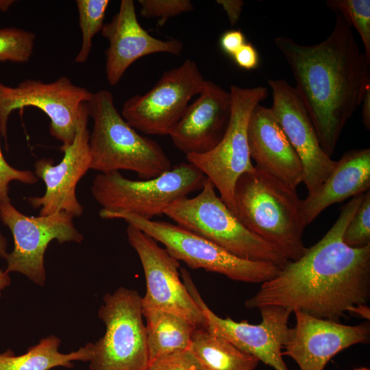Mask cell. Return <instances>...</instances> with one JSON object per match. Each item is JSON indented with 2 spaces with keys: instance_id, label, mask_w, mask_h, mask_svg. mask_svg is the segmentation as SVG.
<instances>
[{
  "instance_id": "cb8c5ba5",
  "label": "cell",
  "mask_w": 370,
  "mask_h": 370,
  "mask_svg": "<svg viewBox=\"0 0 370 370\" xmlns=\"http://www.w3.org/2000/svg\"><path fill=\"white\" fill-rule=\"evenodd\" d=\"M189 349L202 370H255L260 362L204 328L195 330Z\"/></svg>"
},
{
  "instance_id": "8d00e7d4",
  "label": "cell",
  "mask_w": 370,
  "mask_h": 370,
  "mask_svg": "<svg viewBox=\"0 0 370 370\" xmlns=\"http://www.w3.org/2000/svg\"><path fill=\"white\" fill-rule=\"evenodd\" d=\"M10 282L11 280L9 273L5 271H2L0 269V298L1 297L3 290L10 284Z\"/></svg>"
},
{
  "instance_id": "4316f807",
  "label": "cell",
  "mask_w": 370,
  "mask_h": 370,
  "mask_svg": "<svg viewBox=\"0 0 370 370\" xmlns=\"http://www.w3.org/2000/svg\"><path fill=\"white\" fill-rule=\"evenodd\" d=\"M36 35L16 27L0 29V62L25 63L30 59Z\"/></svg>"
},
{
  "instance_id": "1f68e13d",
  "label": "cell",
  "mask_w": 370,
  "mask_h": 370,
  "mask_svg": "<svg viewBox=\"0 0 370 370\" xmlns=\"http://www.w3.org/2000/svg\"><path fill=\"white\" fill-rule=\"evenodd\" d=\"M232 58L235 63L243 69L251 70L258 66V53L251 43L245 42Z\"/></svg>"
},
{
  "instance_id": "3957f363",
  "label": "cell",
  "mask_w": 370,
  "mask_h": 370,
  "mask_svg": "<svg viewBox=\"0 0 370 370\" xmlns=\"http://www.w3.org/2000/svg\"><path fill=\"white\" fill-rule=\"evenodd\" d=\"M296 190L254 166L238 177L234 193L239 221L288 261L298 260L306 248L301 200Z\"/></svg>"
},
{
  "instance_id": "83f0119b",
  "label": "cell",
  "mask_w": 370,
  "mask_h": 370,
  "mask_svg": "<svg viewBox=\"0 0 370 370\" xmlns=\"http://www.w3.org/2000/svg\"><path fill=\"white\" fill-rule=\"evenodd\" d=\"M343 241L352 248L370 245V190L364 193L362 201L343 233Z\"/></svg>"
},
{
  "instance_id": "8992f818",
  "label": "cell",
  "mask_w": 370,
  "mask_h": 370,
  "mask_svg": "<svg viewBox=\"0 0 370 370\" xmlns=\"http://www.w3.org/2000/svg\"><path fill=\"white\" fill-rule=\"evenodd\" d=\"M103 219H123L164 245L166 251L193 269H202L246 283H263L274 278L280 267L238 258L177 224L145 219L135 214L101 209Z\"/></svg>"
},
{
  "instance_id": "7a4b0ae2",
  "label": "cell",
  "mask_w": 370,
  "mask_h": 370,
  "mask_svg": "<svg viewBox=\"0 0 370 370\" xmlns=\"http://www.w3.org/2000/svg\"><path fill=\"white\" fill-rule=\"evenodd\" d=\"M323 41L302 45L287 36L274 39L295 79V88L331 157L349 119L370 87V60L362 52L352 27L338 13Z\"/></svg>"
},
{
  "instance_id": "d4e9b609",
  "label": "cell",
  "mask_w": 370,
  "mask_h": 370,
  "mask_svg": "<svg viewBox=\"0 0 370 370\" xmlns=\"http://www.w3.org/2000/svg\"><path fill=\"white\" fill-rule=\"evenodd\" d=\"M109 0H77L79 27L82 31L81 48L75 57L77 63L85 62L91 51L92 38L101 32Z\"/></svg>"
},
{
  "instance_id": "4fadbf2b",
  "label": "cell",
  "mask_w": 370,
  "mask_h": 370,
  "mask_svg": "<svg viewBox=\"0 0 370 370\" xmlns=\"http://www.w3.org/2000/svg\"><path fill=\"white\" fill-rule=\"evenodd\" d=\"M92 93L73 84L66 76L50 83L26 79L16 87L0 82V134L6 137L12 111L32 106L41 110L49 118L51 136L62 145H69L75 138L82 105L90 100Z\"/></svg>"
},
{
  "instance_id": "4dcf8cb0",
  "label": "cell",
  "mask_w": 370,
  "mask_h": 370,
  "mask_svg": "<svg viewBox=\"0 0 370 370\" xmlns=\"http://www.w3.org/2000/svg\"><path fill=\"white\" fill-rule=\"evenodd\" d=\"M12 181L34 184L38 177L30 171L19 170L10 166L5 160L0 148V204L10 201L9 184Z\"/></svg>"
},
{
  "instance_id": "7c38bea8",
  "label": "cell",
  "mask_w": 370,
  "mask_h": 370,
  "mask_svg": "<svg viewBox=\"0 0 370 370\" xmlns=\"http://www.w3.org/2000/svg\"><path fill=\"white\" fill-rule=\"evenodd\" d=\"M0 219L14 238V248L5 258V271L21 273L38 286L45 284L44 256L50 242L80 243L84 240L74 225L73 217L66 212L27 216L8 201L0 204Z\"/></svg>"
},
{
  "instance_id": "ab89813d",
  "label": "cell",
  "mask_w": 370,
  "mask_h": 370,
  "mask_svg": "<svg viewBox=\"0 0 370 370\" xmlns=\"http://www.w3.org/2000/svg\"><path fill=\"white\" fill-rule=\"evenodd\" d=\"M354 370H369V369L366 367H359V368H356Z\"/></svg>"
},
{
  "instance_id": "836d02e7",
  "label": "cell",
  "mask_w": 370,
  "mask_h": 370,
  "mask_svg": "<svg viewBox=\"0 0 370 370\" xmlns=\"http://www.w3.org/2000/svg\"><path fill=\"white\" fill-rule=\"evenodd\" d=\"M217 3L226 12L230 23L234 25L238 21L244 2L241 0H217Z\"/></svg>"
},
{
  "instance_id": "603a6c76",
  "label": "cell",
  "mask_w": 370,
  "mask_h": 370,
  "mask_svg": "<svg viewBox=\"0 0 370 370\" xmlns=\"http://www.w3.org/2000/svg\"><path fill=\"white\" fill-rule=\"evenodd\" d=\"M142 312L146 321L150 362L160 356L189 349L197 329L193 325L162 310L142 306Z\"/></svg>"
},
{
  "instance_id": "5b68a950",
  "label": "cell",
  "mask_w": 370,
  "mask_h": 370,
  "mask_svg": "<svg viewBox=\"0 0 370 370\" xmlns=\"http://www.w3.org/2000/svg\"><path fill=\"white\" fill-rule=\"evenodd\" d=\"M164 214L175 224L238 258L270 263L280 268L288 261L242 224L220 196H217L214 186L208 178L197 196L175 200Z\"/></svg>"
},
{
  "instance_id": "ac0fdd59",
  "label": "cell",
  "mask_w": 370,
  "mask_h": 370,
  "mask_svg": "<svg viewBox=\"0 0 370 370\" xmlns=\"http://www.w3.org/2000/svg\"><path fill=\"white\" fill-rule=\"evenodd\" d=\"M108 39L106 74L111 86L116 85L128 67L138 59L156 53L179 55L183 43L175 38L161 40L150 35L140 25L134 1L122 0L119 12L101 31Z\"/></svg>"
},
{
  "instance_id": "e0dca14e",
  "label": "cell",
  "mask_w": 370,
  "mask_h": 370,
  "mask_svg": "<svg viewBox=\"0 0 370 370\" xmlns=\"http://www.w3.org/2000/svg\"><path fill=\"white\" fill-rule=\"evenodd\" d=\"M293 312L296 323L284 346L282 356L293 358L300 370H323L338 353L369 341L370 329L367 323L347 325L301 310Z\"/></svg>"
},
{
  "instance_id": "5bb4252c",
  "label": "cell",
  "mask_w": 370,
  "mask_h": 370,
  "mask_svg": "<svg viewBox=\"0 0 370 370\" xmlns=\"http://www.w3.org/2000/svg\"><path fill=\"white\" fill-rule=\"evenodd\" d=\"M127 236L137 253L145 277L146 293L142 306L177 315L197 328L206 327V319L180 279V264L150 236L128 225Z\"/></svg>"
},
{
  "instance_id": "e575fe53",
  "label": "cell",
  "mask_w": 370,
  "mask_h": 370,
  "mask_svg": "<svg viewBox=\"0 0 370 370\" xmlns=\"http://www.w3.org/2000/svg\"><path fill=\"white\" fill-rule=\"evenodd\" d=\"M362 121L365 128L370 130V87H369L362 101Z\"/></svg>"
},
{
  "instance_id": "7402d4cb",
  "label": "cell",
  "mask_w": 370,
  "mask_h": 370,
  "mask_svg": "<svg viewBox=\"0 0 370 370\" xmlns=\"http://www.w3.org/2000/svg\"><path fill=\"white\" fill-rule=\"evenodd\" d=\"M61 340L51 334L29 347L27 352L16 356L8 349L0 354V370H50L62 367L73 368L74 361L90 362L93 343H88L77 351L63 354L59 351Z\"/></svg>"
},
{
  "instance_id": "9a60e30c",
  "label": "cell",
  "mask_w": 370,
  "mask_h": 370,
  "mask_svg": "<svg viewBox=\"0 0 370 370\" xmlns=\"http://www.w3.org/2000/svg\"><path fill=\"white\" fill-rule=\"evenodd\" d=\"M89 118L87 102L82 105L75 138L71 144L62 145V160L54 164L51 158H40L35 164L34 174L45 184L42 196L29 197V204L40 208L39 215L66 212L73 217H80L84 208L76 196V186L82 177L90 169Z\"/></svg>"
},
{
  "instance_id": "d590c367",
  "label": "cell",
  "mask_w": 370,
  "mask_h": 370,
  "mask_svg": "<svg viewBox=\"0 0 370 370\" xmlns=\"http://www.w3.org/2000/svg\"><path fill=\"white\" fill-rule=\"evenodd\" d=\"M349 313L354 314L366 319H369L370 317V310L366 304H358L354 306Z\"/></svg>"
},
{
  "instance_id": "d6a6232c",
  "label": "cell",
  "mask_w": 370,
  "mask_h": 370,
  "mask_svg": "<svg viewBox=\"0 0 370 370\" xmlns=\"http://www.w3.org/2000/svg\"><path fill=\"white\" fill-rule=\"evenodd\" d=\"M220 46L222 50L230 56L246 42L243 33L239 29H232L224 32L220 38Z\"/></svg>"
},
{
  "instance_id": "484cf974",
  "label": "cell",
  "mask_w": 370,
  "mask_h": 370,
  "mask_svg": "<svg viewBox=\"0 0 370 370\" xmlns=\"http://www.w3.org/2000/svg\"><path fill=\"white\" fill-rule=\"evenodd\" d=\"M329 9L340 14L358 32L364 46V53L370 60V1L329 0Z\"/></svg>"
},
{
  "instance_id": "f35d334b",
  "label": "cell",
  "mask_w": 370,
  "mask_h": 370,
  "mask_svg": "<svg viewBox=\"0 0 370 370\" xmlns=\"http://www.w3.org/2000/svg\"><path fill=\"white\" fill-rule=\"evenodd\" d=\"M14 3L13 0H0V11H7Z\"/></svg>"
},
{
  "instance_id": "277c9868",
  "label": "cell",
  "mask_w": 370,
  "mask_h": 370,
  "mask_svg": "<svg viewBox=\"0 0 370 370\" xmlns=\"http://www.w3.org/2000/svg\"><path fill=\"white\" fill-rule=\"evenodd\" d=\"M87 104L93 120L88 142L90 169L100 173L132 171L141 180L171 169V160L160 145L139 134L119 114L110 91L92 93Z\"/></svg>"
},
{
  "instance_id": "d6986e66",
  "label": "cell",
  "mask_w": 370,
  "mask_h": 370,
  "mask_svg": "<svg viewBox=\"0 0 370 370\" xmlns=\"http://www.w3.org/2000/svg\"><path fill=\"white\" fill-rule=\"evenodd\" d=\"M232 95L206 80L198 98L189 104L169 136L186 154H201L215 147L223 137L232 113Z\"/></svg>"
},
{
  "instance_id": "74e56055",
  "label": "cell",
  "mask_w": 370,
  "mask_h": 370,
  "mask_svg": "<svg viewBox=\"0 0 370 370\" xmlns=\"http://www.w3.org/2000/svg\"><path fill=\"white\" fill-rule=\"evenodd\" d=\"M8 254L6 239L0 233V258H6Z\"/></svg>"
},
{
  "instance_id": "44dd1931",
  "label": "cell",
  "mask_w": 370,
  "mask_h": 370,
  "mask_svg": "<svg viewBox=\"0 0 370 370\" xmlns=\"http://www.w3.org/2000/svg\"><path fill=\"white\" fill-rule=\"evenodd\" d=\"M370 188V149H352L336 161L334 170L312 195L301 200V216L308 225L331 205L365 193Z\"/></svg>"
},
{
  "instance_id": "52a82bcc",
  "label": "cell",
  "mask_w": 370,
  "mask_h": 370,
  "mask_svg": "<svg viewBox=\"0 0 370 370\" xmlns=\"http://www.w3.org/2000/svg\"><path fill=\"white\" fill-rule=\"evenodd\" d=\"M206 178L191 163L182 162L150 180H132L119 171L99 173L90 190L103 210L130 213L151 220L164 214L175 200L201 190Z\"/></svg>"
},
{
  "instance_id": "ffe728a7",
  "label": "cell",
  "mask_w": 370,
  "mask_h": 370,
  "mask_svg": "<svg viewBox=\"0 0 370 370\" xmlns=\"http://www.w3.org/2000/svg\"><path fill=\"white\" fill-rule=\"evenodd\" d=\"M247 140L249 156L257 169L293 189L303 182L302 164L271 108L259 104L254 109Z\"/></svg>"
},
{
  "instance_id": "ba28073f",
  "label": "cell",
  "mask_w": 370,
  "mask_h": 370,
  "mask_svg": "<svg viewBox=\"0 0 370 370\" xmlns=\"http://www.w3.org/2000/svg\"><path fill=\"white\" fill-rule=\"evenodd\" d=\"M98 310L106 332L95 343L90 370H147L150 360L142 297L119 287L106 293Z\"/></svg>"
},
{
  "instance_id": "9c48e42d",
  "label": "cell",
  "mask_w": 370,
  "mask_h": 370,
  "mask_svg": "<svg viewBox=\"0 0 370 370\" xmlns=\"http://www.w3.org/2000/svg\"><path fill=\"white\" fill-rule=\"evenodd\" d=\"M267 90L262 86H231L232 113L223 137L210 151L186 156L188 162L211 181L219 190L221 199L234 214L236 183L241 175L254 169L248 146L249 121L254 109L267 98Z\"/></svg>"
},
{
  "instance_id": "f546056e",
  "label": "cell",
  "mask_w": 370,
  "mask_h": 370,
  "mask_svg": "<svg viewBox=\"0 0 370 370\" xmlns=\"http://www.w3.org/2000/svg\"><path fill=\"white\" fill-rule=\"evenodd\" d=\"M147 370H202L190 349L177 351L150 362Z\"/></svg>"
},
{
  "instance_id": "30bf717a",
  "label": "cell",
  "mask_w": 370,
  "mask_h": 370,
  "mask_svg": "<svg viewBox=\"0 0 370 370\" xmlns=\"http://www.w3.org/2000/svg\"><path fill=\"white\" fill-rule=\"evenodd\" d=\"M180 273L187 291L204 315L206 330L275 370H288L282 349L291 332L288 325L290 310L278 306H262L258 308L262 316L259 324L237 322L230 317L221 318L204 302L188 271L181 268Z\"/></svg>"
},
{
  "instance_id": "f1b7e54d",
  "label": "cell",
  "mask_w": 370,
  "mask_h": 370,
  "mask_svg": "<svg viewBox=\"0 0 370 370\" xmlns=\"http://www.w3.org/2000/svg\"><path fill=\"white\" fill-rule=\"evenodd\" d=\"M138 3L141 6L140 15L159 18V25H163L169 18L194 9L189 0H139Z\"/></svg>"
},
{
  "instance_id": "6da1fadb",
  "label": "cell",
  "mask_w": 370,
  "mask_h": 370,
  "mask_svg": "<svg viewBox=\"0 0 370 370\" xmlns=\"http://www.w3.org/2000/svg\"><path fill=\"white\" fill-rule=\"evenodd\" d=\"M363 195L342 208L332 227L301 257L288 261L274 278L262 283L245 307L278 306L339 322L354 306L366 304L370 297V245L352 248L343 241Z\"/></svg>"
},
{
  "instance_id": "2e32d148",
  "label": "cell",
  "mask_w": 370,
  "mask_h": 370,
  "mask_svg": "<svg viewBox=\"0 0 370 370\" xmlns=\"http://www.w3.org/2000/svg\"><path fill=\"white\" fill-rule=\"evenodd\" d=\"M271 109L304 168L308 195L314 194L336 164L322 149L310 116L295 87L284 79H269Z\"/></svg>"
},
{
  "instance_id": "8fae6325",
  "label": "cell",
  "mask_w": 370,
  "mask_h": 370,
  "mask_svg": "<svg viewBox=\"0 0 370 370\" xmlns=\"http://www.w3.org/2000/svg\"><path fill=\"white\" fill-rule=\"evenodd\" d=\"M205 81L197 64L187 59L164 73L147 93L126 100L122 116L131 127L145 134L169 135Z\"/></svg>"
}]
</instances>
